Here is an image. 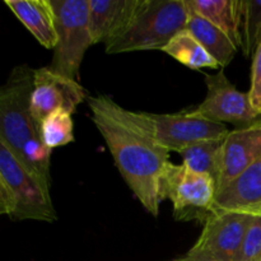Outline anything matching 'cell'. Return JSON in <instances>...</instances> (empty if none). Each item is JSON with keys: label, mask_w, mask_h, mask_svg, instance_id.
<instances>
[{"label": "cell", "mask_w": 261, "mask_h": 261, "mask_svg": "<svg viewBox=\"0 0 261 261\" xmlns=\"http://www.w3.org/2000/svg\"><path fill=\"white\" fill-rule=\"evenodd\" d=\"M237 261H261V216L250 224Z\"/></svg>", "instance_id": "cell-21"}, {"label": "cell", "mask_w": 261, "mask_h": 261, "mask_svg": "<svg viewBox=\"0 0 261 261\" xmlns=\"http://www.w3.org/2000/svg\"><path fill=\"white\" fill-rule=\"evenodd\" d=\"M162 51L193 70L219 68V64L209 55L203 45L188 30L178 32L162 48Z\"/></svg>", "instance_id": "cell-17"}, {"label": "cell", "mask_w": 261, "mask_h": 261, "mask_svg": "<svg viewBox=\"0 0 261 261\" xmlns=\"http://www.w3.org/2000/svg\"><path fill=\"white\" fill-rule=\"evenodd\" d=\"M217 185L213 178L186 165L168 163L160 181L161 200L168 199L176 221L203 223L213 213Z\"/></svg>", "instance_id": "cell-6"}, {"label": "cell", "mask_w": 261, "mask_h": 261, "mask_svg": "<svg viewBox=\"0 0 261 261\" xmlns=\"http://www.w3.org/2000/svg\"><path fill=\"white\" fill-rule=\"evenodd\" d=\"M190 10V9H189ZM186 30L203 45L221 68L228 65L236 56L239 47L218 27L190 10Z\"/></svg>", "instance_id": "cell-16"}, {"label": "cell", "mask_w": 261, "mask_h": 261, "mask_svg": "<svg viewBox=\"0 0 261 261\" xmlns=\"http://www.w3.org/2000/svg\"><path fill=\"white\" fill-rule=\"evenodd\" d=\"M73 114L65 110H58L48 115L41 122V139L48 149L64 147L74 140Z\"/></svg>", "instance_id": "cell-19"}, {"label": "cell", "mask_w": 261, "mask_h": 261, "mask_svg": "<svg viewBox=\"0 0 261 261\" xmlns=\"http://www.w3.org/2000/svg\"><path fill=\"white\" fill-rule=\"evenodd\" d=\"M255 216L240 212H213L186 255L216 261H237Z\"/></svg>", "instance_id": "cell-7"}, {"label": "cell", "mask_w": 261, "mask_h": 261, "mask_svg": "<svg viewBox=\"0 0 261 261\" xmlns=\"http://www.w3.org/2000/svg\"><path fill=\"white\" fill-rule=\"evenodd\" d=\"M35 69L23 64L10 71L0 89V143L41 185L51 190V153L31 114Z\"/></svg>", "instance_id": "cell-2"}, {"label": "cell", "mask_w": 261, "mask_h": 261, "mask_svg": "<svg viewBox=\"0 0 261 261\" xmlns=\"http://www.w3.org/2000/svg\"><path fill=\"white\" fill-rule=\"evenodd\" d=\"M87 98V91L79 82L54 73L48 66L35 69L31 93V114L38 127L45 117L58 110L74 114Z\"/></svg>", "instance_id": "cell-10"}, {"label": "cell", "mask_w": 261, "mask_h": 261, "mask_svg": "<svg viewBox=\"0 0 261 261\" xmlns=\"http://www.w3.org/2000/svg\"><path fill=\"white\" fill-rule=\"evenodd\" d=\"M242 53L254 56L261 41V0H241Z\"/></svg>", "instance_id": "cell-20"}, {"label": "cell", "mask_w": 261, "mask_h": 261, "mask_svg": "<svg viewBox=\"0 0 261 261\" xmlns=\"http://www.w3.org/2000/svg\"><path fill=\"white\" fill-rule=\"evenodd\" d=\"M92 41L107 43L114 40L132 18L139 0H88Z\"/></svg>", "instance_id": "cell-13"}, {"label": "cell", "mask_w": 261, "mask_h": 261, "mask_svg": "<svg viewBox=\"0 0 261 261\" xmlns=\"http://www.w3.org/2000/svg\"><path fill=\"white\" fill-rule=\"evenodd\" d=\"M170 261H216L211 259H203V257H196V256H190V255H185L182 257H178V259L170 260Z\"/></svg>", "instance_id": "cell-23"}, {"label": "cell", "mask_w": 261, "mask_h": 261, "mask_svg": "<svg viewBox=\"0 0 261 261\" xmlns=\"http://www.w3.org/2000/svg\"><path fill=\"white\" fill-rule=\"evenodd\" d=\"M222 143L223 140L198 143L182 149L178 154L184 165L195 172L211 176L218 186L222 171Z\"/></svg>", "instance_id": "cell-18"}, {"label": "cell", "mask_w": 261, "mask_h": 261, "mask_svg": "<svg viewBox=\"0 0 261 261\" xmlns=\"http://www.w3.org/2000/svg\"><path fill=\"white\" fill-rule=\"evenodd\" d=\"M0 214L17 221L53 223L58 219L51 194L0 143Z\"/></svg>", "instance_id": "cell-4"}, {"label": "cell", "mask_w": 261, "mask_h": 261, "mask_svg": "<svg viewBox=\"0 0 261 261\" xmlns=\"http://www.w3.org/2000/svg\"><path fill=\"white\" fill-rule=\"evenodd\" d=\"M204 78L208 92L193 112L212 121L229 122L237 127L249 126L261 119L250 102L249 92L239 91L222 69L216 74H205Z\"/></svg>", "instance_id": "cell-9"}, {"label": "cell", "mask_w": 261, "mask_h": 261, "mask_svg": "<svg viewBox=\"0 0 261 261\" xmlns=\"http://www.w3.org/2000/svg\"><path fill=\"white\" fill-rule=\"evenodd\" d=\"M186 0H139L124 30L105 45L107 54L161 50L189 20Z\"/></svg>", "instance_id": "cell-3"}, {"label": "cell", "mask_w": 261, "mask_h": 261, "mask_svg": "<svg viewBox=\"0 0 261 261\" xmlns=\"http://www.w3.org/2000/svg\"><path fill=\"white\" fill-rule=\"evenodd\" d=\"M213 212L261 216V157L216 193Z\"/></svg>", "instance_id": "cell-12"}, {"label": "cell", "mask_w": 261, "mask_h": 261, "mask_svg": "<svg viewBox=\"0 0 261 261\" xmlns=\"http://www.w3.org/2000/svg\"><path fill=\"white\" fill-rule=\"evenodd\" d=\"M261 157V119L228 133L222 143V171L217 191Z\"/></svg>", "instance_id": "cell-11"}, {"label": "cell", "mask_w": 261, "mask_h": 261, "mask_svg": "<svg viewBox=\"0 0 261 261\" xmlns=\"http://www.w3.org/2000/svg\"><path fill=\"white\" fill-rule=\"evenodd\" d=\"M155 139L168 152L180 153L190 145L203 142H221L228 135L224 124L212 121L195 112L152 114L145 112Z\"/></svg>", "instance_id": "cell-8"}, {"label": "cell", "mask_w": 261, "mask_h": 261, "mask_svg": "<svg viewBox=\"0 0 261 261\" xmlns=\"http://www.w3.org/2000/svg\"><path fill=\"white\" fill-rule=\"evenodd\" d=\"M91 119L103 138L120 175L143 208L158 217L160 181L170 163V152L158 143L145 112L120 106L112 97L87 98Z\"/></svg>", "instance_id": "cell-1"}, {"label": "cell", "mask_w": 261, "mask_h": 261, "mask_svg": "<svg viewBox=\"0 0 261 261\" xmlns=\"http://www.w3.org/2000/svg\"><path fill=\"white\" fill-rule=\"evenodd\" d=\"M249 97L254 110L261 116V41L252 59L251 87H250Z\"/></svg>", "instance_id": "cell-22"}, {"label": "cell", "mask_w": 261, "mask_h": 261, "mask_svg": "<svg viewBox=\"0 0 261 261\" xmlns=\"http://www.w3.org/2000/svg\"><path fill=\"white\" fill-rule=\"evenodd\" d=\"M55 13L58 42L48 69L78 82L79 69L89 46L93 45L89 30L88 0H50Z\"/></svg>", "instance_id": "cell-5"}, {"label": "cell", "mask_w": 261, "mask_h": 261, "mask_svg": "<svg viewBox=\"0 0 261 261\" xmlns=\"http://www.w3.org/2000/svg\"><path fill=\"white\" fill-rule=\"evenodd\" d=\"M4 3L40 45L50 50L55 48L58 33L50 0H5Z\"/></svg>", "instance_id": "cell-14"}, {"label": "cell", "mask_w": 261, "mask_h": 261, "mask_svg": "<svg viewBox=\"0 0 261 261\" xmlns=\"http://www.w3.org/2000/svg\"><path fill=\"white\" fill-rule=\"evenodd\" d=\"M189 9L218 27L239 48L241 38V0H186Z\"/></svg>", "instance_id": "cell-15"}]
</instances>
